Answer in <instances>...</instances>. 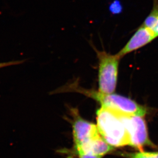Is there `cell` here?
Masks as SVG:
<instances>
[{"mask_svg": "<svg viewBox=\"0 0 158 158\" xmlns=\"http://www.w3.org/2000/svg\"><path fill=\"white\" fill-rule=\"evenodd\" d=\"M98 59V91L103 94L115 92L118 81L119 66L121 57L105 50H99L92 45Z\"/></svg>", "mask_w": 158, "mask_h": 158, "instance_id": "obj_3", "label": "cell"}, {"mask_svg": "<svg viewBox=\"0 0 158 158\" xmlns=\"http://www.w3.org/2000/svg\"><path fill=\"white\" fill-rule=\"evenodd\" d=\"M152 31H154V33L157 36V37H158V20L157 22L156 23L155 27L154 28L152 29Z\"/></svg>", "mask_w": 158, "mask_h": 158, "instance_id": "obj_12", "label": "cell"}, {"mask_svg": "<svg viewBox=\"0 0 158 158\" xmlns=\"http://www.w3.org/2000/svg\"><path fill=\"white\" fill-rule=\"evenodd\" d=\"M23 60H17V61H8V62H4V63H0V68L6 67L8 66H12V65H17L23 63Z\"/></svg>", "mask_w": 158, "mask_h": 158, "instance_id": "obj_10", "label": "cell"}, {"mask_svg": "<svg viewBox=\"0 0 158 158\" xmlns=\"http://www.w3.org/2000/svg\"><path fill=\"white\" fill-rule=\"evenodd\" d=\"M96 121L99 133L112 147L119 148L130 145L127 128L117 111L101 106L96 112Z\"/></svg>", "mask_w": 158, "mask_h": 158, "instance_id": "obj_1", "label": "cell"}, {"mask_svg": "<svg viewBox=\"0 0 158 158\" xmlns=\"http://www.w3.org/2000/svg\"><path fill=\"white\" fill-rule=\"evenodd\" d=\"M158 20V0H153V6L150 14L145 19L142 25L152 30Z\"/></svg>", "mask_w": 158, "mask_h": 158, "instance_id": "obj_8", "label": "cell"}, {"mask_svg": "<svg viewBox=\"0 0 158 158\" xmlns=\"http://www.w3.org/2000/svg\"><path fill=\"white\" fill-rule=\"evenodd\" d=\"M156 38L157 36L152 30L142 24L117 54L122 58L125 55L143 48Z\"/></svg>", "mask_w": 158, "mask_h": 158, "instance_id": "obj_6", "label": "cell"}, {"mask_svg": "<svg viewBox=\"0 0 158 158\" xmlns=\"http://www.w3.org/2000/svg\"><path fill=\"white\" fill-rule=\"evenodd\" d=\"M75 91L84 94L100 103L102 106L113 109L129 115L143 117L146 115V107L137 103L131 99L117 94H103L98 91L81 88L77 84L73 83L63 89Z\"/></svg>", "mask_w": 158, "mask_h": 158, "instance_id": "obj_2", "label": "cell"}, {"mask_svg": "<svg viewBox=\"0 0 158 158\" xmlns=\"http://www.w3.org/2000/svg\"><path fill=\"white\" fill-rule=\"evenodd\" d=\"M73 148L85 143L100 134L97 126L81 117L77 109H70Z\"/></svg>", "mask_w": 158, "mask_h": 158, "instance_id": "obj_5", "label": "cell"}, {"mask_svg": "<svg viewBox=\"0 0 158 158\" xmlns=\"http://www.w3.org/2000/svg\"><path fill=\"white\" fill-rule=\"evenodd\" d=\"M113 149V147L108 144L99 134L85 143L73 148L72 154L76 156L80 154H91L103 157Z\"/></svg>", "mask_w": 158, "mask_h": 158, "instance_id": "obj_7", "label": "cell"}, {"mask_svg": "<svg viewBox=\"0 0 158 158\" xmlns=\"http://www.w3.org/2000/svg\"><path fill=\"white\" fill-rule=\"evenodd\" d=\"M78 158H102V156L91 154H80L77 155Z\"/></svg>", "mask_w": 158, "mask_h": 158, "instance_id": "obj_11", "label": "cell"}, {"mask_svg": "<svg viewBox=\"0 0 158 158\" xmlns=\"http://www.w3.org/2000/svg\"><path fill=\"white\" fill-rule=\"evenodd\" d=\"M121 155L127 158H158V151L145 152L141 151L138 152H125Z\"/></svg>", "mask_w": 158, "mask_h": 158, "instance_id": "obj_9", "label": "cell"}, {"mask_svg": "<svg viewBox=\"0 0 158 158\" xmlns=\"http://www.w3.org/2000/svg\"><path fill=\"white\" fill-rule=\"evenodd\" d=\"M117 112L123 119L128 132L129 146L141 151H143L145 146L153 145L149 140L146 122L143 117Z\"/></svg>", "mask_w": 158, "mask_h": 158, "instance_id": "obj_4", "label": "cell"}]
</instances>
